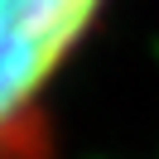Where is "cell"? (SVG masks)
Listing matches in <instances>:
<instances>
[{"instance_id": "cell-1", "label": "cell", "mask_w": 159, "mask_h": 159, "mask_svg": "<svg viewBox=\"0 0 159 159\" xmlns=\"http://www.w3.org/2000/svg\"><path fill=\"white\" fill-rule=\"evenodd\" d=\"M101 5L106 0H0V140L29 116Z\"/></svg>"}]
</instances>
